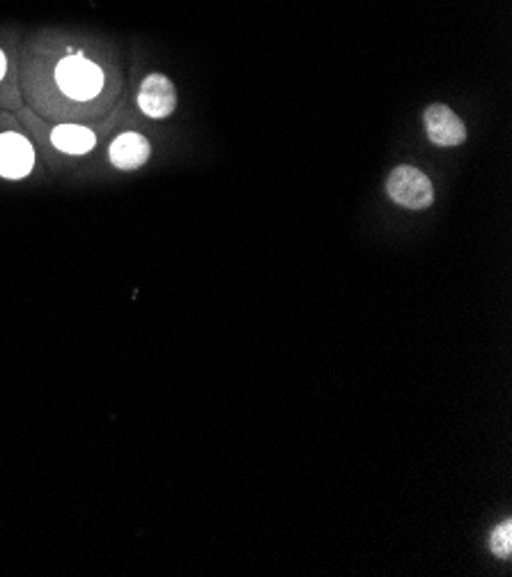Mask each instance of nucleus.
Returning a JSON list of instances; mask_svg holds the SVG:
<instances>
[{"instance_id": "0eeeda50", "label": "nucleus", "mask_w": 512, "mask_h": 577, "mask_svg": "<svg viewBox=\"0 0 512 577\" xmlns=\"http://www.w3.org/2000/svg\"><path fill=\"white\" fill-rule=\"evenodd\" d=\"M51 143L56 145V150L64 154H87L91 150H95L97 137H95V131H91L87 127L60 125L53 129Z\"/></svg>"}, {"instance_id": "423d86ee", "label": "nucleus", "mask_w": 512, "mask_h": 577, "mask_svg": "<svg viewBox=\"0 0 512 577\" xmlns=\"http://www.w3.org/2000/svg\"><path fill=\"white\" fill-rule=\"evenodd\" d=\"M152 154V145L145 137L136 134V131H124L108 148V160L120 170H136L143 164H147Z\"/></svg>"}, {"instance_id": "1a4fd4ad", "label": "nucleus", "mask_w": 512, "mask_h": 577, "mask_svg": "<svg viewBox=\"0 0 512 577\" xmlns=\"http://www.w3.org/2000/svg\"><path fill=\"white\" fill-rule=\"evenodd\" d=\"M5 74H8V56L3 54V49H0V81L5 79Z\"/></svg>"}, {"instance_id": "f03ea898", "label": "nucleus", "mask_w": 512, "mask_h": 577, "mask_svg": "<svg viewBox=\"0 0 512 577\" xmlns=\"http://www.w3.org/2000/svg\"><path fill=\"white\" fill-rule=\"evenodd\" d=\"M386 193L400 208L426 210L434 203L430 177L414 166H397L386 180Z\"/></svg>"}, {"instance_id": "7ed1b4c3", "label": "nucleus", "mask_w": 512, "mask_h": 577, "mask_svg": "<svg viewBox=\"0 0 512 577\" xmlns=\"http://www.w3.org/2000/svg\"><path fill=\"white\" fill-rule=\"evenodd\" d=\"M35 166V150L26 137L8 131L0 134V177L5 180H24Z\"/></svg>"}, {"instance_id": "f257e3e1", "label": "nucleus", "mask_w": 512, "mask_h": 577, "mask_svg": "<svg viewBox=\"0 0 512 577\" xmlns=\"http://www.w3.org/2000/svg\"><path fill=\"white\" fill-rule=\"evenodd\" d=\"M56 81L67 97L91 102L102 93L104 72L99 70V64L83 56H67L58 62Z\"/></svg>"}, {"instance_id": "6e6552de", "label": "nucleus", "mask_w": 512, "mask_h": 577, "mask_svg": "<svg viewBox=\"0 0 512 577\" xmlns=\"http://www.w3.org/2000/svg\"><path fill=\"white\" fill-rule=\"evenodd\" d=\"M489 547L501 560H510L512 554V522L505 520L501 522L495 531H492V539H489Z\"/></svg>"}, {"instance_id": "39448f33", "label": "nucleus", "mask_w": 512, "mask_h": 577, "mask_svg": "<svg viewBox=\"0 0 512 577\" xmlns=\"http://www.w3.org/2000/svg\"><path fill=\"white\" fill-rule=\"evenodd\" d=\"M139 106L147 118H168L177 106V91L172 81L164 74H150L139 91Z\"/></svg>"}, {"instance_id": "20e7f679", "label": "nucleus", "mask_w": 512, "mask_h": 577, "mask_svg": "<svg viewBox=\"0 0 512 577\" xmlns=\"http://www.w3.org/2000/svg\"><path fill=\"white\" fill-rule=\"evenodd\" d=\"M422 122H426L428 139L434 145L455 148L466 141V127L449 106H443V104L428 106L426 114H422Z\"/></svg>"}]
</instances>
